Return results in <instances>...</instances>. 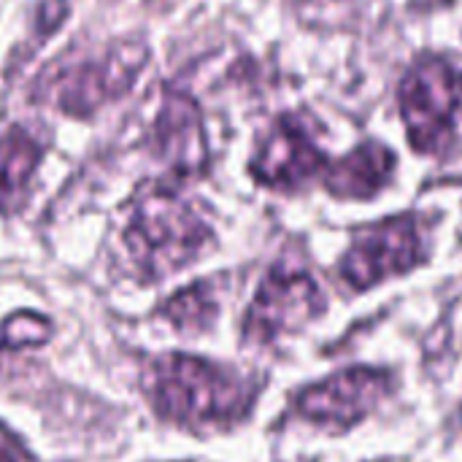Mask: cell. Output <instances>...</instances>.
Returning a JSON list of instances; mask_svg holds the SVG:
<instances>
[{"instance_id": "4fadbf2b", "label": "cell", "mask_w": 462, "mask_h": 462, "mask_svg": "<svg viewBox=\"0 0 462 462\" xmlns=\"http://www.w3.org/2000/svg\"><path fill=\"white\" fill-rule=\"evenodd\" d=\"M49 338H51V322L32 311H19L0 325V349L3 352L41 346Z\"/></svg>"}, {"instance_id": "9c48e42d", "label": "cell", "mask_w": 462, "mask_h": 462, "mask_svg": "<svg viewBox=\"0 0 462 462\" xmlns=\"http://www.w3.org/2000/svg\"><path fill=\"white\" fill-rule=\"evenodd\" d=\"M154 149L179 176H200L208 168V141L198 103L181 89H165L154 116Z\"/></svg>"}, {"instance_id": "9a60e30c", "label": "cell", "mask_w": 462, "mask_h": 462, "mask_svg": "<svg viewBox=\"0 0 462 462\" xmlns=\"http://www.w3.org/2000/svg\"><path fill=\"white\" fill-rule=\"evenodd\" d=\"M0 462H16V460H14V455H11L8 449H3V447H0Z\"/></svg>"}, {"instance_id": "5b68a950", "label": "cell", "mask_w": 462, "mask_h": 462, "mask_svg": "<svg viewBox=\"0 0 462 462\" xmlns=\"http://www.w3.org/2000/svg\"><path fill=\"white\" fill-rule=\"evenodd\" d=\"M425 260V241L420 233V219L393 217L368 230H363L349 252L338 260V279L355 290L365 292L374 284L406 273Z\"/></svg>"}, {"instance_id": "ba28073f", "label": "cell", "mask_w": 462, "mask_h": 462, "mask_svg": "<svg viewBox=\"0 0 462 462\" xmlns=\"http://www.w3.org/2000/svg\"><path fill=\"white\" fill-rule=\"evenodd\" d=\"M328 160L314 143L311 130L295 116H282L268 141L254 154L249 171L252 176L271 189H300L314 176H322Z\"/></svg>"}, {"instance_id": "30bf717a", "label": "cell", "mask_w": 462, "mask_h": 462, "mask_svg": "<svg viewBox=\"0 0 462 462\" xmlns=\"http://www.w3.org/2000/svg\"><path fill=\"white\" fill-rule=\"evenodd\" d=\"M395 154L376 141H365L349 154L328 162L322 184L336 198L368 200L374 198L395 173Z\"/></svg>"}, {"instance_id": "5bb4252c", "label": "cell", "mask_w": 462, "mask_h": 462, "mask_svg": "<svg viewBox=\"0 0 462 462\" xmlns=\"http://www.w3.org/2000/svg\"><path fill=\"white\" fill-rule=\"evenodd\" d=\"M70 0H41L32 22V43H43L68 16Z\"/></svg>"}, {"instance_id": "52a82bcc", "label": "cell", "mask_w": 462, "mask_h": 462, "mask_svg": "<svg viewBox=\"0 0 462 462\" xmlns=\"http://www.w3.org/2000/svg\"><path fill=\"white\" fill-rule=\"evenodd\" d=\"M393 393V374L371 365L341 371L295 395V414L330 430H349Z\"/></svg>"}, {"instance_id": "277c9868", "label": "cell", "mask_w": 462, "mask_h": 462, "mask_svg": "<svg viewBox=\"0 0 462 462\" xmlns=\"http://www.w3.org/2000/svg\"><path fill=\"white\" fill-rule=\"evenodd\" d=\"M401 116L414 152L441 154L452 146L462 108V73L441 57H422L398 89Z\"/></svg>"}, {"instance_id": "6da1fadb", "label": "cell", "mask_w": 462, "mask_h": 462, "mask_svg": "<svg viewBox=\"0 0 462 462\" xmlns=\"http://www.w3.org/2000/svg\"><path fill=\"white\" fill-rule=\"evenodd\" d=\"M143 390L160 420L189 430L236 425L249 417L257 398V384L246 376L179 352L149 363Z\"/></svg>"}, {"instance_id": "3957f363", "label": "cell", "mask_w": 462, "mask_h": 462, "mask_svg": "<svg viewBox=\"0 0 462 462\" xmlns=\"http://www.w3.org/2000/svg\"><path fill=\"white\" fill-rule=\"evenodd\" d=\"M149 62V46L138 38L111 43L103 57H87L76 62L57 60L43 76H38L32 92H41L57 103L68 116H92L106 103L125 97Z\"/></svg>"}, {"instance_id": "7c38bea8", "label": "cell", "mask_w": 462, "mask_h": 462, "mask_svg": "<svg viewBox=\"0 0 462 462\" xmlns=\"http://www.w3.org/2000/svg\"><path fill=\"white\" fill-rule=\"evenodd\" d=\"M160 314L181 333H203L214 325L219 306H217V298H214L208 282H198V284L179 290L160 309Z\"/></svg>"}, {"instance_id": "7a4b0ae2", "label": "cell", "mask_w": 462, "mask_h": 462, "mask_svg": "<svg viewBox=\"0 0 462 462\" xmlns=\"http://www.w3.org/2000/svg\"><path fill=\"white\" fill-rule=\"evenodd\" d=\"M214 241L203 217L173 189L152 184L130 206L127 260L143 282H157L198 260Z\"/></svg>"}, {"instance_id": "2e32d148", "label": "cell", "mask_w": 462, "mask_h": 462, "mask_svg": "<svg viewBox=\"0 0 462 462\" xmlns=\"http://www.w3.org/2000/svg\"><path fill=\"white\" fill-rule=\"evenodd\" d=\"M146 3H152V5H160V3H168V0H146Z\"/></svg>"}, {"instance_id": "8992f818", "label": "cell", "mask_w": 462, "mask_h": 462, "mask_svg": "<svg viewBox=\"0 0 462 462\" xmlns=\"http://www.w3.org/2000/svg\"><path fill=\"white\" fill-rule=\"evenodd\" d=\"M325 311V295L311 273L273 268L257 287L246 317L244 338L252 344H273L287 333L303 330Z\"/></svg>"}, {"instance_id": "8fae6325", "label": "cell", "mask_w": 462, "mask_h": 462, "mask_svg": "<svg viewBox=\"0 0 462 462\" xmlns=\"http://www.w3.org/2000/svg\"><path fill=\"white\" fill-rule=\"evenodd\" d=\"M41 157V143L19 127L0 138V214H11L22 203Z\"/></svg>"}]
</instances>
